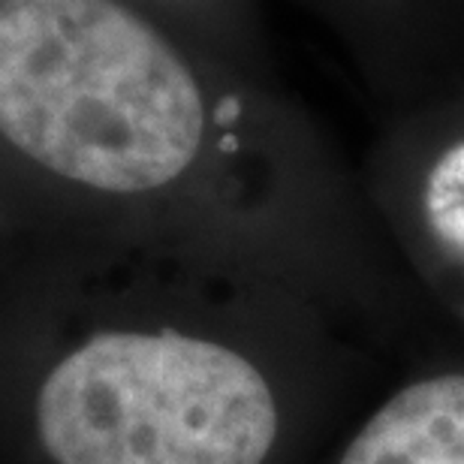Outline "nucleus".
<instances>
[{
    "mask_svg": "<svg viewBox=\"0 0 464 464\" xmlns=\"http://www.w3.org/2000/svg\"><path fill=\"white\" fill-rule=\"evenodd\" d=\"M422 218L431 238L464 268V139L443 148L425 172Z\"/></svg>",
    "mask_w": 464,
    "mask_h": 464,
    "instance_id": "nucleus-4",
    "label": "nucleus"
},
{
    "mask_svg": "<svg viewBox=\"0 0 464 464\" xmlns=\"http://www.w3.org/2000/svg\"><path fill=\"white\" fill-rule=\"evenodd\" d=\"M341 464H464V374L429 377L392 395Z\"/></svg>",
    "mask_w": 464,
    "mask_h": 464,
    "instance_id": "nucleus-3",
    "label": "nucleus"
},
{
    "mask_svg": "<svg viewBox=\"0 0 464 464\" xmlns=\"http://www.w3.org/2000/svg\"><path fill=\"white\" fill-rule=\"evenodd\" d=\"M54 464H263L277 434L266 377L181 332H103L58 362L36 398Z\"/></svg>",
    "mask_w": 464,
    "mask_h": 464,
    "instance_id": "nucleus-2",
    "label": "nucleus"
},
{
    "mask_svg": "<svg viewBox=\"0 0 464 464\" xmlns=\"http://www.w3.org/2000/svg\"><path fill=\"white\" fill-rule=\"evenodd\" d=\"M0 133L61 179L148 193L199 157L206 100L118 0H0Z\"/></svg>",
    "mask_w": 464,
    "mask_h": 464,
    "instance_id": "nucleus-1",
    "label": "nucleus"
}]
</instances>
